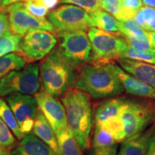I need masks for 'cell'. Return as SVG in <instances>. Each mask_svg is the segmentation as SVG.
Masks as SVG:
<instances>
[{
    "label": "cell",
    "instance_id": "obj_18",
    "mask_svg": "<svg viewBox=\"0 0 155 155\" xmlns=\"http://www.w3.org/2000/svg\"><path fill=\"white\" fill-rule=\"evenodd\" d=\"M123 103L124 100L111 98L101 103L95 112L96 125L101 127L107 122L120 117Z\"/></svg>",
    "mask_w": 155,
    "mask_h": 155
},
{
    "label": "cell",
    "instance_id": "obj_36",
    "mask_svg": "<svg viewBox=\"0 0 155 155\" xmlns=\"http://www.w3.org/2000/svg\"><path fill=\"white\" fill-rule=\"evenodd\" d=\"M147 34L150 44L153 48H155V32H147Z\"/></svg>",
    "mask_w": 155,
    "mask_h": 155
},
{
    "label": "cell",
    "instance_id": "obj_26",
    "mask_svg": "<svg viewBox=\"0 0 155 155\" xmlns=\"http://www.w3.org/2000/svg\"><path fill=\"white\" fill-rule=\"evenodd\" d=\"M120 22L119 32L124 37L128 38H142L147 37V31L141 28L133 19L127 20H121Z\"/></svg>",
    "mask_w": 155,
    "mask_h": 155
},
{
    "label": "cell",
    "instance_id": "obj_23",
    "mask_svg": "<svg viewBox=\"0 0 155 155\" xmlns=\"http://www.w3.org/2000/svg\"><path fill=\"white\" fill-rule=\"evenodd\" d=\"M0 118L8 126L15 134V137L19 140L22 139L25 137V134L21 131L18 122L15 118L14 113L12 111L11 108L9 107L6 101L3 100L2 98H0Z\"/></svg>",
    "mask_w": 155,
    "mask_h": 155
},
{
    "label": "cell",
    "instance_id": "obj_8",
    "mask_svg": "<svg viewBox=\"0 0 155 155\" xmlns=\"http://www.w3.org/2000/svg\"><path fill=\"white\" fill-rule=\"evenodd\" d=\"M126 139L142 132L155 119V111L141 103L124 101L121 109Z\"/></svg>",
    "mask_w": 155,
    "mask_h": 155
},
{
    "label": "cell",
    "instance_id": "obj_15",
    "mask_svg": "<svg viewBox=\"0 0 155 155\" xmlns=\"http://www.w3.org/2000/svg\"><path fill=\"white\" fill-rule=\"evenodd\" d=\"M118 63L128 73L155 88V65L127 58H118Z\"/></svg>",
    "mask_w": 155,
    "mask_h": 155
},
{
    "label": "cell",
    "instance_id": "obj_41",
    "mask_svg": "<svg viewBox=\"0 0 155 155\" xmlns=\"http://www.w3.org/2000/svg\"><path fill=\"white\" fill-rule=\"evenodd\" d=\"M2 0H0V8L2 7Z\"/></svg>",
    "mask_w": 155,
    "mask_h": 155
},
{
    "label": "cell",
    "instance_id": "obj_7",
    "mask_svg": "<svg viewBox=\"0 0 155 155\" xmlns=\"http://www.w3.org/2000/svg\"><path fill=\"white\" fill-rule=\"evenodd\" d=\"M47 17L58 35L74 31H86L95 27L91 15L84 9L74 5H61L48 13Z\"/></svg>",
    "mask_w": 155,
    "mask_h": 155
},
{
    "label": "cell",
    "instance_id": "obj_6",
    "mask_svg": "<svg viewBox=\"0 0 155 155\" xmlns=\"http://www.w3.org/2000/svg\"><path fill=\"white\" fill-rule=\"evenodd\" d=\"M92 46V59L90 63H106L120 58L129 45L125 38L95 27L88 30Z\"/></svg>",
    "mask_w": 155,
    "mask_h": 155
},
{
    "label": "cell",
    "instance_id": "obj_20",
    "mask_svg": "<svg viewBox=\"0 0 155 155\" xmlns=\"http://www.w3.org/2000/svg\"><path fill=\"white\" fill-rule=\"evenodd\" d=\"M61 155H83V150L68 127L56 134Z\"/></svg>",
    "mask_w": 155,
    "mask_h": 155
},
{
    "label": "cell",
    "instance_id": "obj_14",
    "mask_svg": "<svg viewBox=\"0 0 155 155\" xmlns=\"http://www.w3.org/2000/svg\"><path fill=\"white\" fill-rule=\"evenodd\" d=\"M87 155H117L118 142L104 128L96 126Z\"/></svg>",
    "mask_w": 155,
    "mask_h": 155
},
{
    "label": "cell",
    "instance_id": "obj_27",
    "mask_svg": "<svg viewBox=\"0 0 155 155\" xmlns=\"http://www.w3.org/2000/svg\"><path fill=\"white\" fill-rule=\"evenodd\" d=\"M141 6V0H121V6L117 19L121 21L134 19L136 13Z\"/></svg>",
    "mask_w": 155,
    "mask_h": 155
},
{
    "label": "cell",
    "instance_id": "obj_21",
    "mask_svg": "<svg viewBox=\"0 0 155 155\" xmlns=\"http://www.w3.org/2000/svg\"><path fill=\"white\" fill-rule=\"evenodd\" d=\"M94 20L95 27L108 32H116L120 31V22L115 17L106 12L100 11L90 15Z\"/></svg>",
    "mask_w": 155,
    "mask_h": 155
},
{
    "label": "cell",
    "instance_id": "obj_1",
    "mask_svg": "<svg viewBox=\"0 0 155 155\" xmlns=\"http://www.w3.org/2000/svg\"><path fill=\"white\" fill-rule=\"evenodd\" d=\"M66 113L68 127L83 151L91 147L93 126L91 96L75 88H69L61 97Z\"/></svg>",
    "mask_w": 155,
    "mask_h": 155
},
{
    "label": "cell",
    "instance_id": "obj_11",
    "mask_svg": "<svg viewBox=\"0 0 155 155\" xmlns=\"http://www.w3.org/2000/svg\"><path fill=\"white\" fill-rule=\"evenodd\" d=\"M5 101L14 113L22 132L25 135L30 134L33 129L39 110L35 96L28 94H12L5 96Z\"/></svg>",
    "mask_w": 155,
    "mask_h": 155
},
{
    "label": "cell",
    "instance_id": "obj_34",
    "mask_svg": "<svg viewBox=\"0 0 155 155\" xmlns=\"http://www.w3.org/2000/svg\"><path fill=\"white\" fill-rule=\"evenodd\" d=\"M28 1H31L37 5L43 6L47 7L48 9H54L60 2V0H28Z\"/></svg>",
    "mask_w": 155,
    "mask_h": 155
},
{
    "label": "cell",
    "instance_id": "obj_13",
    "mask_svg": "<svg viewBox=\"0 0 155 155\" xmlns=\"http://www.w3.org/2000/svg\"><path fill=\"white\" fill-rule=\"evenodd\" d=\"M108 66L115 73L127 94L155 100V88L147 83L126 72L113 61L108 63Z\"/></svg>",
    "mask_w": 155,
    "mask_h": 155
},
{
    "label": "cell",
    "instance_id": "obj_32",
    "mask_svg": "<svg viewBox=\"0 0 155 155\" xmlns=\"http://www.w3.org/2000/svg\"><path fill=\"white\" fill-rule=\"evenodd\" d=\"M121 0H101V7L117 19L119 15Z\"/></svg>",
    "mask_w": 155,
    "mask_h": 155
},
{
    "label": "cell",
    "instance_id": "obj_17",
    "mask_svg": "<svg viewBox=\"0 0 155 155\" xmlns=\"http://www.w3.org/2000/svg\"><path fill=\"white\" fill-rule=\"evenodd\" d=\"M152 140V130L134 135L122 142L117 155H145Z\"/></svg>",
    "mask_w": 155,
    "mask_h": 155
},
{
    "label": "cell",
    "instance_id": "obj_3",
    "mask_svg": "<svg viewBox=\"0 0 155 155\" xmlns=\"http://www.w3.org/2000/svg\"><path fill=\"white\" fill-rule=\"evenodd\" d=\"M42 88L55 98H60L74 84V68L62 57L58 48L52 50L40 65Z\"/></svg>",
    "mask_w": 155,
    "mask_h": 155
},
{
    "label": "cell",
    "instance_id": "obj_28",
    "mask_svg": "<svg viewBox=\"0 0 155 155\" xmlns=\"http://www.w3.org/2000/svg\"><path fill=\"white\" fill-rule=\"evenodd\" d=\"M119 58H127L155 65V53L135 50L129 45L121 53Z\"/></svg>",
    "mask_w": 155,
    "mask_h": 155
},
{
    "label": "cell",
    "instance_id": "obj_16",
    "mask_svg": "<svg viewBox=\"0 0 155 155\" xmlns=\"http://www.w3.org/2000/svg\"><path fill=\"white\" fill-rule=\"evenodd\" d=\"M10 155H57V154L34 134L30 133L19 140L16 147L10 152Z\"/></svg>",
    "mask_w": 155,
    "mask_h": 155
},
{
    "label": "cell",
    "instance_id": "obj_12",
    "mask_svg": "<svg viewBox=\"0 0 155 155\" xmlns=\"http://www.w3.org/2000/svg\"><path fill=\"white\" fill-rule=\"evenodd\" d=\"M39 109L42 111L55 134L68 128L66 113L63 103L43 88L35 94Z\"/></svg>",
    "mask_w": 155,
    "mask_h": 155
},
{
    "label": "cell",
    "instance_id": "obj_9",
    "mask_svg": "<svg viewBox=\"0 0 155 155\" xmlns=\"http://www.w3.org/2000/svg\"><path fill=\"white\" fill-rule=\"evenodd\" d=\"M57 38L51 32L43 30H32L22 37L20 53L29 63L40 61L55 48Z\"/></svg>",
    "mask_w": 155,
    "mask_h": 155
},
{
    "label": "cell",
    "instance_id": "obj_2",
    "mask_svg": "<svg viewBox=\"0 0 155 155\" xmlns=\"http://www.w3.org/2000/svg\"><path fill=\"white\" fill-rule=\"evenodd\" d=\"M73 85L94 98H114L124 91L108 63H89L83 65L75 75Z\"/></svg>",
    "mask_w": 155,
    "mask_h": 155
},
{
    "label": "cell",
    "instance_id": "obj_24",
    "mask_svg": "<svg viewBox=\"0 0 155 155\" xmlns=\"http://www.w3.org/2000/svg\"><path fill=\"white\" fill-rule=\"evenodd\" d=\"M134 20L147 32H155V8L141 7L136 13Z\"/></svg>",
    "mask_w": 155,
    "mask_h": 155
},
{
    "label": "cell",
    "instance_id": "obj_31",
    "mask_svg": "<svg viewBox=\"0 0 155 155\" xmlns=\"http://www.w3.org/2000/svg\"><path fill=\"white\" fill-rule=\"evenodd\" d=\"M24 5L31 14L40 19H45V17L48 15L49 11L47 7L37 5L31 1L25 2Z\"/></svg>",
    "mask_w": 155,
    "mask_h": 155
},
{
    "label": "cell",
    "instance_id": "obj_22",
    "mask_svg": "<svg viewBox=\"0 0 155 155\" xmlns=\"http://www.w3.org/2000/svg\"><path fill=\"white\" fill-rule=\"evenodd\" d=\"M26 63L27 61L23 56L15 53L0 58V81L11 71L23 68Z\"/></svg>",
    "mask_w": 155,
    "mask_h": 155
},
{
    "label": "cell",
    "instance_id": "obj_40",
    "mask_svg": "<svg viewBox=\"0 0 155 155\" xmlns=\"http://www.w3.org/2000/svg\"><path fill=\"white\" fill-rule=\"evenodd\" d=\"M145 155H153V154H152V151H151L150 149H149L148 150V151H147V154H145Z\"/></svg>",
    "mask_w": 155,
    "mask_h": 155
},
{
    "label": "cell",
    "instance_id": "obj_33",
    "mask_svg": "<svg viewBox=\"0 0 155 155\" xmlns=\"http://www.w3.org/2000/svg\"><path fill=\"white\" fill-rule=\"evenodd\" d=\"M9 32H12L11 30L8 13L7 11L0 12V37Z\"/></svg>",
    "mask_w": 155,
    "mask_h": 155
},
{
    "label": "cell",
    "instance_id": "obj_25",
    "mask_svg": "<svg viewBox=\"0 0 155 155\" xmlns=\"http://www.w3.org/2000/svg\"><path fill=\"white\" fill-rule=\"evenodd\" d=\"M22 37L9 32L0 37V58L7 54L21 52Z\"/></svg>",
    "mask_w": 155,
    "mask_h": 155
},
{
    "label": "cell",
    "instance_id": "obj_4",
    "mask_svg": "<svg viewBox=\"0 0 155 155\" xmlns=\"http://www.w3.org/2000/svg\"><path fill=\"white\" fill-rule=\"evenodd\" d=\"M40 88V64L30 63L22 69L11 71L2 79L0 97L12 94L35 95Z\"/></svg>",
    "mask_w": 155,
    "mask_h": 155
},
{
    "label": "cell",
    "instance_id": "obj_10",
    "mask_svg": "<svg viewBox=\"0 0 155 155\" xmlns=\"http://www.w3.org/2000/svg\"><path fill=\"white\" fill-rule=\"evenodd\" d=\"M11 30L22 38L32 30H43L55 32L53 25L48 19L35 17L25 7L24 2H19L7 6Z\"/></svg>",
    "mask_w": 155,
    "mask_h": 155
},
{
    "label": "cell",
    "instance_id": "obj_19",
    "mask_svg": "<svg viewBox=\"0 0 155 155\" xmlns=\"http://www.w3.org/2000/svg\"><path fill=\"white\" fill-rule=\"evenodd\" d=\"M32 132L35 136L48 144L55 152L57 155H61L58 148L57 137L50 127L47 119L40 109L38 110Z\"/></svg>",
    "mask_w": 155,
    "mask_h": 155
},
{
    "label": "cell",
    "instance_id": "obj_35",
    "mask_svg": "<svg viewBox=\"0 0 155 155\" xmlns=\"http://www.w3.org/2000/svg\"><path fill=\"white\" fill-rule=\"evenodd\" d=\"M28 0H2V7H6L7 6L12 5V4L15 2H26Z\"/></svg>",
    "mask_w": 155,
    "mask_h": 155
},
{
    "label": "cell",
    "instance_id": "obj_5",
    "mask_svg": "<svg viewBox=\"0 0 155 155\" xmlns=\"http://www.w3.org/2000/svg\"><path fill=\"white\" fill-rule=\"evenodd\" d=\"M61 42L58 50L73 68H80L92 59V46L86 31L79 30L59 34Z\"/></svg>",
    "mask_w": 155,
    "mask_h": 155
},
{
    "label": "cell",
    "instance_id": "obj_30",
    "mask_svg": "<svg viewBox=\"0 0 155 155\" xmlns=\"http://www.w3.org/2000/svg\"><path fill=\"white\" fill-rule=\"evenodd\" d=\"M16 137L8 126L0 118V146L8 149L15 144Z\"/></svg>",
    "mask_w": 155,
    "mask_h": 155
},
{
    "label": "cell",
    "instance_id": "obj_38",
    "mask_svg": "<svg viewBox=\"0 0 155 155\" xmlns=\"http://www.w3.org/2000/svg\"><path fill=\"white\" fill-rule=\"evenodd\" d=\"M0 155H10V152L7 149L0 146Z\"/></svg>",
    "mask_w": 155,
    "mask_h": 155
},
{
    "label": "cell",
    "instance_id": "obj_39",
    "mask_svg": "<svg viewBox=\"0 0 155 155\" xmlns=\"http://www.w3.org/2000/svg\"><path fill=\"white\" fill-rule=\"evenodd\" d=\"M150 150L152 151L153 155H155V139L152 140V142H151L150 146Z\"/></svg>",
    "mask_w": 155,
    "mask_h": 155
},
{
    "label": "cell",
    "instance_id": "obj_37",
    "mask_svg": "<svg viewBox=\"0 0 155 155\" xmlns=\"http://www.w3.org/2000/svg\"><path fill=\"white\" fill-rule=\"evenodd\" d=\"M141 2L147 7L155 8V0H141Z\"/></svg>",
    "mask_w": 155,
    "mask_h": 155
},
{
    "label": "cell",
    "instance_id": "obj_29",
    "mask_svg": "<svg viewBox=\"0 0 155 155\" xmlns=\"http://www.w3.org/2000/svg\"><path fill=\"white\" fill-rule=\"evenodd\" d=\"M62 4H72L84 9L89 15L100 11L101 0H60Z\"/></svg>",
    "mask_w": 155,
    "mask_h": 155
}]
</instances>
